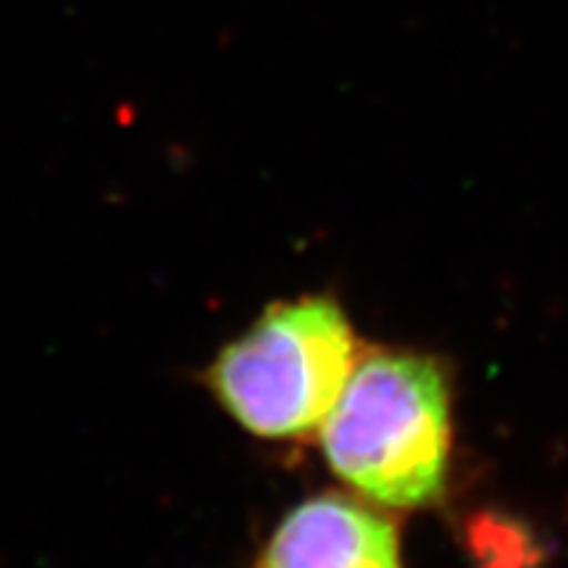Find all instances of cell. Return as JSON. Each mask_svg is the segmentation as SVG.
I'll use <instances>...</instances> for the list:
<instances>
[{
    "label": "cell",
    "instance_id": "6da1fadb",
    "mask_svg": "<svg viewBox=\"0 0 568 568\" xmlns=\"http://www.w3.org/2000/svg\"><path fill=\"white\" fill-rule=\"evenodd\" d=\"M326 464L366 500L426 508L445 493L450 400L443 368L414 353H374L324 418Z\"/></svg>",
    "mask_w": 568,
    "mask_h": 568
},
{
    "label": "cell",
    "instance_id": "7a4b0ae2",
    "mask_svg": "<svg viewBox=\"0 0 568 568\" xmlns=\"http://www.w3.org/2000/svg\"><path fill=\"white\" fill-rule=\"evenodd\" d=\"M355 368V335L329 297L276 303L219 353L211 393L240 426L266 439L324 424Z\"/></svg>",
    "mask_w": 568,
    "mask_h": 568
},
{
    "label": "cell",
    "instance_id": "3957f363",
    "mask_svg": "<svg viewBox=\"0 0 568 568\" xmlns=\"http://www.w3.org/2000/svg\"><path fill=\"white\" fill-rule=\"evenodd\" d=\"M253 568H403L400 539L374 508L326 493L282 518Z\"/></svg>",
    "mask_w": 568,
    "mask_h": 568
},
{
    "label": "cell",
    "instance_id": "277c9868",
    "mask_svg": "<svg viewBox=\"0 0 568 568\" xmlns=\"http://www.w3.org/2000/svg\"><path fill=\"white\" fill-rule=\"evenodd\" d=\"M524 545L527 539L514 527L495 524L489 518L474 529V548L481 556L485 568H516L524 560Z\"/></svg>",
    "mask_w": 568,
    "mask_h": 568
}]
</instances>
